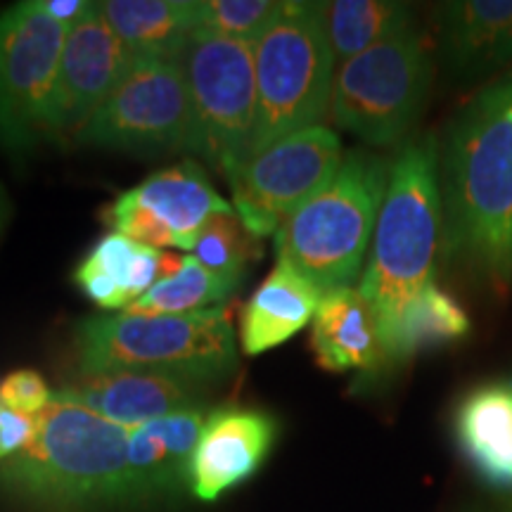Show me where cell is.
I'll return each mask as SVG.
<instances>
[{
	"label": "cell",
	"mask_w": 512,
	"mask_h": 512,
	"mask_svg": "<svg viewBox=\"0 0 512 512\" xmlns=\"http://www.w3.org/2000/svg\"><path fill=\"white\" fill-rule=\"evenodd\" d=\"M439 46L456 76L479 79L512 62V0H456L437 10Z\"/></svg>",
	"instance_id": "cell-18"
},
{
	"label": "cell",
	"mask_w": 512,
	"mask_h": 512,
	"mask_svg": "<svg viewBox=\"0 0 512 512\" xmlns=\"http://www.w3.org/2000/svg\"><path fill=\"white\" fill-rule=\"evenodd\" d=\"M441 221L439 140L425 133L406 140L394 159L377 216L373 252L358 285V292L373 306L380 332L415 292L434 283Z\"/></svg>",
	"instance_id": "cell-3"
},
{
	"label": "cell",
	"mask_w": 512,
	"mask_h": 512,
	"mask_svg": "<svg viewBox=\"0 0 512 512\" xmlns=\"http://www.w3.org/2000/svg\"><path fill=\"white\" fill-rule=\"evenodd\" d=\"M133 57L105 17L95 12L64 38L60 69L46 119V143L74 147L81 131L110 98Z\"/></svg>",
	"instance_id": "cell-13"
},
{
	"label": "cell",
	"mask_w": 512,
	"mask_h": 512,
	"mask_svg": "<svg viewBox=\"0 0 512 512\" xmlns=\"http://www.w3.org/2000/svg\"><path fill=\"white\" fill-rule=\"evenodd\" d=\"M53 392L55 389L48 387L43 375L29 368L12 370L0 380V403L10 411L31 415V418L46 411L53 401Z\"/></svg>",
	"instance_id": "cell-28"
},
{
	"label": "cell",
	"mask_w": 512,
	"mask_h": 512,
	"mask_svg": "<svg viewBox=\"0 0 512 512\" xmlns=\"http://www.w3.org/2000/svg\"><path fill=\"white\" fill-rule=\"evenodd\" d=\"M36 3L67 34L95 12V3H88V0H36Z\"/></svg>",
	"instance_id": "cell-30"
},
{
	"label": "cell",
	"mask_w": 512,
	"mask_h": 512,
	"mask_svg": "<svg viewBox=\"0 0 512 512\" xmlns=\"http://www.w3.org/2000/svg\"><path fill=\"white\" fill-rule=\"evenodd\" d=\"M392 164L351 150L332 181L304 202L273 235L285 261L320 292L354 287L375 235Z\"/></svg>",
	"instance_id": "cell-5"
},
{
	"label": "cell",
	"mask_w": 512,
	"mask_h": 512,
	"mask_svg": "<svg viewBox=\"0 0 512 512\" xmlns=\"http://www.w3.org/2000/svg\"><path fill=\"white\" fill-rule=\"evenodd\" d=\"M8 219H10V202H8V195H5L3 185H0V233H3Z\"/></svg>",
	"instance_id": "cell-31"
},
{
	"label": "cell",
	"mask_w": 512,
	"mask_h": 512,
	"mask_svg": "<svg viewBox=\"0 0 512 512\" xmlns=\"http://www.w3.org/2000/svg\"><path fill=\"white\" fill-rule=\"evenodd\" d=\"M283 10V0H195L197 31L256 43Z\"/></svg>",
	"instance_id": "cell-27"
},
{
	"label": "cell",
	"mask_w": 512,
	"mask_h": 512,
	"mask_svg": "<svg viewBox=\"0 0 512 512\" xmlns=\"http://www.w3.org/2000/svg\"><path fill=\"white\" fill-rule=\"evenodd\" d=\"M235 207L216 192L197 162H178L150 174L136 188L121 192L102 211L114 233L152 249L178 247L190 252L197 235L219 214Z\"/></svg>",
	"instance_id": "cell-12"
},
{
	"label": "cell",
	"mask_w": 512,
	"mask_h": 512,
	"mask_svg": "<svg viewBox=\"0 0 512 512\" xmlns=\"http://www.w3.org/2000/svg\"><path fill=\"white\" fill-rule=\"evenodd\" d=\"M36 437V418L10 411L0 403V463L15 456Z\"/></svg>",
	"instance_id": "cell-29"
},
{
	"label": "cell",
	"mask_w": 512,
	"mask_h": 512,
	"mask_svg": "<svg viewBox=\"0 0 512 512\" xmlns=\"http://www.w3.org/2000/svg\"><path fill=\"white\" fill-rule=\"evenodd\" d=\"M470 332V318L451 294L430 283L415 292L384 328V366L406 363L420 351L444 347Z\"/></svg>",
	"instance_id": "cell-23"
},
{
	"label": "cell",
	"mask_w": 512,
	"mask_h": 512,
	"mask_svg": "<svg viewBox=\"0 0 512 512\" xmlns=\"http://www.w3.org/2000/svg\"><path fill=\"white\" fill-rule=\"evenodd\" d=\"M178 62L192 112L190 152L228 178L247 162L254 143V43L195 31Z\"/></svg>",
	"instance_id": "cell-8"
},
{
	"label": "cell",
	"mask_w": 512,
	"mask_h": 512,
	"mask_svg": "<svg viewBox=\"0 0 512 512\" xmlns=\"http://www.w3.org/2000/svg\"><path fill=\"white\" fill-rule=\"evenodd\" d=\"M311 349L318 366L330 373L384 368L380 323L358 287L323 294L311 323Z\"/></svg>",
	"instance_id": "cell-19"
},
{
	"label": "cell",
	"mask_w": 512,
	"mask_h": 512,
	"mask_svg": "<svg viewBox=\"0 0 512 512\" xmlns=\"http://www.w3.org/2000/svg\"><path fill=\"white\" fill-rule=\"evenodd\" d=\"M278 437L271 413L245 406L211 411L190 463V491L200 501H216L264 465Z\"/></svg>",
	"instance_id": "cell-14"
},
{
	"label": "cell",
	"mask_w": 512,
	"mask_h": 512,
	"mask_svg": "<svg viewBox=\"0 0 512 512\" xmlns=\"http://www.w3.org/2000/svg\"><path fill=\"white\" fill-rule=\"evenodd\" d=\"M320 5H323L325 34H328L337 64L415 29L413 8L406 3H394V0H332V3Z\"/></svg>",
	"instance_id": "cell-24"
},
{
	"label": "cell",
	"mask_w": 512,
	"mask_h": 512,
	"mask_svg": "<svg viewBox=\"0 0 512 512\" xmlns=\"http://www.w3.org/2000/svg\"><path fill=\"white\" fill-rule=\"evenodd\" d=\"M347 152L328 126H313L256 152L226 181L235 214L254 238H268L332 181Z\"/></svg>",
	"instance_id": "cell-11"
},
{
	"label": "cell",
	"mask_w": 512,
	"mask_h": 512,
	"mask_svg": "<svg viewBox=\"0 0 512 512\" xmlns=\"http://www.w3.org/2000/svg\"><path fill=\"white\" fill-rule=\"evenodd\" d=\"M131 427L76 403L50 401L36 437L0 463V489L41 512H100L138 505L128 465Z\"/></svg>",
	"instance_id": "cell-2"
},
{
	"label": "cell",
	"mask_w": 512,
	"mask_h": 512,
	"mask_svg": "<svg viewBox=\"0 0 512 512\" xmlns=\"http://www.w3.org/2000/svg\"><path fill=\"white\" fill-rule=\"evenodd\" d=\"M190 145L192 112L178 57H136L74 147L171 155Z\"/></svg>",
	"instance_id": "cell-9"
},
{
	"label": "cell",
	"mask_w": 512,
	"mask_h": 512,
	"mask_svg": "<svg viewBox=\"0 0 512 512\" xmlns=\"http://www.w3.org/2000/svg\"><path fill=\"white\" fill-rule=\"evenodd\" d=\"M439 190L441 256L503 297L512 287V69L448 121Z\"/></svg>",
	"instance_id": "cell-1"
},
{
	"label": "cell",
	"mask_w": 512,
	"mask_h": 512,
	"mask_svg": "<svg viewBox=\"0 0 512 512\" xmlns=\"http://www.w3.org/2000/svg\"><path fill=\"white\" fill-rule=\"evenodd\" d=\"M190 256H195L209 271L245 278L249 264L261 259V245L259 238L249 233L240 216L233 211V214L214 216L200 230Z\"/></svg>",
	"instance_id": "cell-26"
},
{
	"label": "cell",
	"mask_w": 512,
	"mask_h": 512,
	"mask_svg": "<svg viewBox=\"0 0 512 512\" xmlns=\"http://www.w3.org/2000/svg\"><path fill=\"white\" fill-rule=\"evenodd\" d=\"M456 437L484 482L512 491V387L486 384L467 394L456 413Z\"/></svg>",
	"instance_id": "cell-21"
},
{
	"label": "cell",
	"mask_w": 512,
	"mask_h": 512,
	"mask_svg": "<svg viewBox=\"0 0 512 512\" xmlns=\"http://www.w3.org/2000/svg\"><path fill=\"white\" fill-rule=\"evenodd\" d=\"M434 64L418 29L337 64L332 124L373 147L403 145L425 110Z\"/></svg>",
	"instance_id": "cell-7"
},
{
	"label": "cell",
	"mask_w": 512,
	"mask_h": 512,
	"mask_svg": "<svg viewBox=\"0 0 512 512\" xmlns=\"http://www.w3.org/2000/svg\"><path fill=\"white\" fill-rule=\"evenodd\" d=\"M207 389V384L174 375L117 370V373L74 375V380L64 382L53 396L88 408L117 425L138 427L166 415L207 406L204 403Z\"/></svg>",
	"instance_id": "cell-15"
},
{
	"label": "cell",
	"mask_w": 512,
	"mask_h": 512,
	"mask_svg": "<svg viewBox=\"0 0 512 512\" xmlns=\"http://www.w3.org/2000/svg\"><path fill=\"white\" fill-rule=\"evenodd\" d=\"M207 406L131 427L128 465L138 505L162 501L190 486V463L207 420Z\"/></svg>",
	"instance_id": "cell-17"
},
{
	"label": "cell",
	"mask_w": 512,
	"mask_h": 512,
	"mask_svg": "<svg viewBox=\"0 0 512 512\" xmlns=\"http://www.w3.org/2000/svg\"><path fill=\"white\" fill-rule=\"evenodd\" d=\"M256 131L249 159L280 140L323 126L337 62L325 34L323 5L283 0V10L254 43Z\"/></svg>",
	"instance_id": "cell-6"
},
{
	"label": "cell",
	"mask_w": 512,
	"mask_h": 512,
	"mask_svg": "<svg viewBox=\"0 0 512 512\" xmlns=\"http://www.w3.org/2000/svg\"><path fill=\"white\" fill-rule=\"evenodd\" d=\"M98 12L133 60L178 57L197 31L195 0H100Z\"/></svg>",
	"instance_id": "cell-22"
},
{
	"label": "cell",
	"mask_w": 512,
	"mask_h": 512,
	"mask_svg": "<svg viewBox=\"0 0 512 512\" xmlns=\"http://www.w3.org/2000/svg\"><path fill=\"white\" fill-rule=\"evenodd\" d=\"M242 275H221L202 266L195 256H183V264L171 278L159 280L128 313L138 316H190L219 309L242 285Z\"/></svg>",
	"instance_id": "cell-25"
},
{
	"label": "cell",
	"mask_w": 512,
	"mask_h": 512,
	"mask_svg": "<svg viewBox=\"0 0 512 512\" xmlns=\"http://www.w3.org/2000/svg\"><path fill=\"white\" fill-rule=\"evenodd\" d=\"M64 38L67 31L36 0L0 15V147L8 155H27L46 143Z\"/></svg>",
	"instance_id": "cell-10"
},
{
	"label": "cell",
	"mask_w": 512,
	"mask_h": 512,
	"mask_svg": "<svg viewBox=\"0 0 512 512\" xmlns=\"http://www.w3.org/2000/svg\"><path fill=\"white\" fill-rule=\"evenodd\" d=\"M181 264L183 256L145 247L112 230L88 249L74 280L95 306L121 313L150 292L159 280L171 278Z\"/></svg>",
	"instance_id": "cell-16"
},
{
	"label": "cell",
	"mask_w": 512,
	"mask_h": 512,
	"mask_svg": "<svg viewBox=\"0 0 512 512\" xmlns=\"http://www.w3.org/2000/svg\"><path fill=\"white\" fill-rule=\"evenodd\" d=\"M76 375H174L197 384L226 380L238 370V335L226 306L190 316L100 313L74 330Z\"/></svg>",
	"instance_id": "cell-4"
},
{
	"label": "cell",
	"mask_w": 512,
	"mask_h": 512,
	"mask_svg": "<svg viewBox=\"0 0 512 512\" xmlns=\"http://www.w3.org/2000/svg\"><path fill=\"white\" fill-rule=\"evenodd\" d=\"M323 292L278 261L252 294L240 318V344L249 356L266 354L313 323Z\"/></svg>",
	"instance_id": "cell-20"
}]
</instances>
